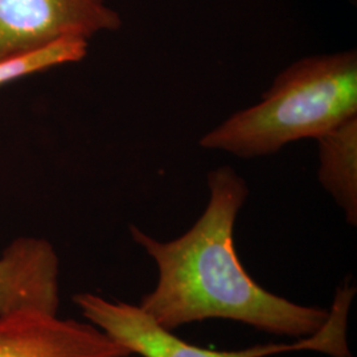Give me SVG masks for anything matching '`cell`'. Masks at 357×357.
I'll use <instances>...</instances> for the list:
<instances>
[{
	"label": "cell",
	"instance_id": "6da1fadb",
	"mask_svg": "<svg viewBox=\"0 0 357 357\" xmlns=\"http://www.w3.org/2000/svg\"><path fill=\"white\" fill-rule=\"evenodd\" d=\"M208 188L203 215L178 238L160 241L130 227L132 240L158 268V281L142 298V310L169 331L211 319L237 321L293 340L319 331L328 310L270 293L243 268L234 227L249 195L245 180L230 167H220L208 175Z\"/></svg>",
	"mask_w": 357,
	"mask_h": 357
},
{
	"label": "cell",
	"instance_id": "7a4b0ae2",
	"mask_svg": "<svg viewBox=\"0 0 357 357\" xmlns=\"http://www.w3.org/2000/svg\"><path fill=\"white\" fill-rule=\"evenodd\" d=\"M357 116L356 51L305 57L282 70L255 106L206 132L200 146L250 159L319 139Z\"/></svg>",
	"mask_w": 357,
	"mask_h": 357
},
{
	"label": "cell",
	"instance_id": "9c48e42d",
	"mask_svg": "<svg viewBox=\"0 0 357 357\" xmlns=\"http://www.w3.org/2000/svg\"><path fill=\"white\" fill-rule=\"evenodd\" d=\"M123 357H135V356H131V355H128V356H123Z\"/></svg>",
	"mask_w": 357,
	"mask_h": 357
},
{
	"label": "cell",
	"instance_id": "8992f818",
	"mask_svg": "<svg viewBox=\"0 0 357 357\" xmlns=\"http://www.w3.org/2000/svg\"><path fill=\"white\" fill-rule=\"evenodd\" d=\"M60 261L47 240L23 237L0 255V318L59 314Z\"/></svg>",
	"mask_w": 357,
	"mask_h": 357
},
{
	"label": "cell",
	"instance_id": "52a82bcc",
	"mask_svg": "<svg viewBox=\"0 0 357 357\" xmlns=\"http://www.w3.org/2000/svg\"><path fill=\"white\" fill-rule=\"evenodd\" d=\"M319 178L344 212L349 225L357 224V116L320 137Z\"/></svg>",
	"mask_w": 357,
	"mask_h": 357
},
{
	"label": "cell",
	"instance_id": "3957f363",
	"mask_svg": "<svg viewBox=\"0 0 357 357\" xmlns=\"http://www.w3.org/2000/svg\"><path fill=\"white\" fill-rule=\"evenodd\" d=\"M355 289L344 282L336 291L328 318L319 331L289 343H265L243 349L216 351L181 340L156 324L139 305L112 301L100 294L73 296L84 319L135 357H268L290 352H317L330 357H352L348 344V317Z\"/></svg>",
	"mask_w": 357,
	"mask_h": 357
},
{
	"label": "cell",
	"instance_id": "277c9868",
	"mask_svg": "<svg viewBox=\"0 0 357 357\" xmlns=\"http://www.w3.org/2000/svg\"><path fill=\"white\" fill-rule=\"evenodd\" d=\"M122 26L106 0H0V64Z\"/></svg>",
	"mask_w": 357,
	"mask_h": 357
},
{
	"label": "cell",
	"instance_id": "5b68a950",
	"mask_svg": "<svg viewBox=\"0 0 357 357\" xmlns=\"http://www.w3.org/2000/svg\"><path fill=\"white\" fill-rule=\"evenodd\" d=\"M128 351L89 321L59 314L0 318V357H123Z\"/></svg>",
	"mask_w": 357,
	"mask_h": 357
},
{
	"label": "cell",
	"instance_id": "ba28073f",
	"mask_svg": "<svg viewBox=\"0 0 357 357\" xmlns=\"http://www.w3.org/2000/svg\"><path fill=\"white\" fill-rule=\"evenodd\" d=\"M88 52V40L64 38L41 51L0 64V86L57 65L81 61Z\"/></svg>",
	"mask_w": 357,
	"mask_h": 357
}]
</instances>
